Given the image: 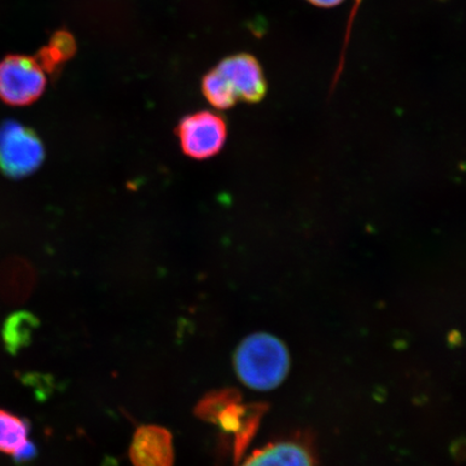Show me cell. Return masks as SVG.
<instances>
[{
  "instance_id": "obj_5",
  "label": "cell",
  "mask_w": 466,
  "mask_h": 466,
  "mask_svg": "<svg viewBox=\"0 0 466 466\" xmlns=\"http://www.w3.org/2000/svg\"><path fill=\"white\" fill-rule=\"evenodd\" d=\"M217 68L229 81L238 100L258 103L266 96L265 76L254 56L248 54L231 56L221 61Z\"/></svg>"
},
{
  "instance_id": "obj_11",
  "label": "cell",
  "mask_w": 466,
  "mask_h": 466,
  "mask_svg": "<svg viewBox=\"0 0 466 466\" xmlns=\"http://www.w3.org/2000/svg\"><path fill=\"white\" fill-rule=\"evenodd\" d=\"M35 318L32 314L21 312L10 317L4 329V340L11 352L25 347L35 329Z\"/></svg>"
},
{
  "instance_id": "obj_10",
  "label": "cell",
  "mask_w": 466,
  "mask_h": 466,
  "mask_svg": "<svg viewBox=\"0 0 466 466\" xmlns=\"http://www.w3.org/2000/svg\"><path fill=\"white\" fill-rule=\"evenodd\" d=\"M202 91L209 104L218 109H228L238 100L229 81L220 74L218 68L213 69L203 78Z\"/></svg>"
},
{
  "instance_id": "obj_6",
  "label": "cell",
  "mask_w": 466,
  "mask_h": 466,
  "mask_svg": "<svg viewBox=\"0 0 466 466\" xmlns=\"http://www.w3.org/2000/svg\"><path fill=\"white\" fill-rule=\"evenodd\" d=\"M130 460L134 466H173L174 445L170 431L154 424L139 427L133 435Z\"/></svg>"
},
{
  "instance_id": "obj_9",
  "label": "cell",
  "mask_w": 466,
  "mask_h": 466,
  "mask_svg": "<svg viewBox=\"0 0 466 466\" xmlns=\"http://www.w3.org/2000/svg\"><path fill=\"white\" fill-rule=\"evenodd\" d=\"M76 52V43L71 34L57 32L51 38L50 45L39 54L40 66L44 71L54 73L64 62L71 58Z\"/></svg>"
},
{
  "instance_id": "obj_1",
  "label": "cell",
  "mask_w": 466,
  "mask_h": 466,
  "mask_svg": "<svg viewBox=\"0 0 466 466\" xmlns=\"http://www.w3.org/2000/svg\"><path fill=\"white\" fill-rule=\"evenodd\" d=\"M235 369L250 389L268 391L279 386L289 370V355L278 338L256 334L244 339L235 353Z\"/></svg>"
},
{
  "instance_id": "obj_12",
  "label": "cell",
  "mask_w": 466,
  "mask_h": 466,
  "mask_svg": "<svg viewBox=\"0 0 466 466\" xmlns=\"http://www.w3.org/2000/svg\"><path fill=\"white\" fill-rule=\"evenodd\" d=\"M35 456H36V447H35L32 441H29L20 452L15 454L14 459L16 463H25L34 459Z\"/></svg>"
},
{
  "instance_id": "obj_3",
  "label": "cell",
  "mask_w": 466,
  "mask_h": 466,
  "mask_svg": "<svg viewBox=\"0 0 466 466\" xmlns=\"http://www.w3.org/2000/svg\"><path fill=\"white\" fill-rule=\"evenodd\" d=\"M45 71L36 58L9 56L0 62V100L13 106H26L42 96Z\"/></svg>"
},
{
  "instance_id": "obj_7",
  "label": "cell",
  "mask_w": 466,
  "mask_h": 466,
  "mask_svg": "<svg viewBox=\"0 0 466 466\" xmlns=\"http://www.w3.org/2000/svg\"><path fill=\"white\" fill-rule=\"evenodd\" d=\"M241 466H314L310 454L293 442H281L256 452Z\"/></svg>"
},
{
  "instance_id": "obj_8",
  "label": "cell",
  "mask_w": 466,
  "mask_h": 466,
  "mask_svg": "<svg viewBox=\"0 0 466 466\" xmlns=\"http://www.w3.org/2000/svg\"><path fill=\"white\" fill-rule=\"evenodd\" d=\"M29 424L9 411L0 410V452L15 457L29 441Z\"/></svg>"
},
{
  "instance_id": "obj_13",
  "label": "cell",
  "mask_w": 466,
  "mask_h": 466,
  "mask_svg": "<svg viewBox=\"0 0 466 466\" xmlns=\"http://www.w3.org/2000/svg\"><path fill=\"white\" fill-rule=\"evenodd\" d=\"M308 2L317 5V7L331 8L340 5L343 0H308Z\"/></svg>"
},
{
  "instance_id": "obj_2",
  "label": "cell",
  "mask_w": 466,
  "mask_h": 466,
  "mask_svg": "<svg viewBox=\"0 0 466 466\" xmlns=\"http://www.w3.org/2000/svg\"><path fill=\"white\" fill-rule=\"evenodd\" d=\"M45 158V149L36 132L15 121L0 125V171L11 178L36 172Z\"/></svg>"
},
{
  "instance_id": "obj_4",
  "label": "cell",
  "mask_w": 466,
  "mask_h": 466,
  "mask_svg": "<svg viewBox=\"0 0 466 466\" xmlns=\"http://www.w3.org/2000/svg\"><path fill=\"white\" fill-rule=\"evenodd\" d=\"M184 153L191 158L203 160L219 153L227 138L223 116L199 112L186 116L177 129Z\"/></svg>"
}]
</instances>
